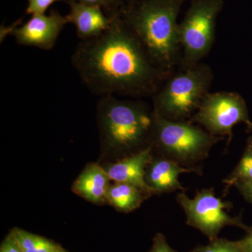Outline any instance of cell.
I'll return each mask as SVG.
<instances>
[{"mask_svg": "<svg viewBox=\"0 0 252 252\" xmlns=\"http://www.w3.org/2000/svg\"><path fill=\"white\" fill-rule=\"evenodd\" d=\"M122 11L112 15L100 35L81 40L71 57L73 67L95 95L154 96L171 74L154 64Z\"/></svg>", "mask_w": 252, "mask_h": 252, "instance_id": "cell-1", "label": "cell"}, {"mask_svg": "<svg viewBox=\"0 0 252 252\" xmlns=\"http://www.w3.org/2000/svg\"><path fill=\"white\" fill-rule=\"evenodd\" d=\"M186 0H139L122 16L154 64L169 74L181 62L177 17Z\"/></svg>", "mask_w": 252, "mask_h": 252, "instance_id": "cell-2", "label": "cell"}, {"mask_svg": "<svg viewBox=\"0 0 252 252\" xmlns=\"http://www.w3.org/2000/svg\"><path fill=\"white\" fill-rule=\"evenodd\" d=\"M98 122L104 144L117 151H130L151 142L153 111L139 101L102 96L97 104Z\"/></svg>", "mask_w": 252, "mask_h": 252, "instance_id": "cell-3", "label": "cell"}, {"mask_svg": "<svg viewBox=\"0 0 252 252\" xmlns=\"http://www.w3.org/2000/svg\"><path fill=\"white\" fill-rule=\"evenodd\" d=\"M225 138L212 135L190 121L169 120L153 110L150 145L182 166L198 168L214 145Z\"/></svg>", "mask_w": 252, "mask_h": 252, "instance_id": "cell-4", "label": "cell"}, {"mask_svg": "<svg viewBox=\"0 0 252 252\" xmlns=\"http://www.w3.org/2000/svg\"><path fill=\"white\" fill-rule=\"evenodd\" d=\"M211 67L200 63L167 78L153 96L154 111L176 121H190L209 94L213 81Z\"/></svg>", "mask_w": 252, "mask_h": 252, "instance_id": "cell-5", "label": "cell"}, {"mask_svg": "<svg viewBox=\"0 0 252 252\" xmlns=\"http://www.w3.org/2000/svg\"><path fill=\"white\" fill-rule=\"evenodd\" d=\"M223 4V0H192L178 27L182 69L200 63L212 49L217 16Z\"/></svg>", "mask_w": 252, "mask_h": 252, "instance_id": "cell-6", "label": "cell"}, {"mask_svg": "<svg viewBox=\"0 0 252 252\" xmlns=\"http://www.w3.org/2000/svg\"><path fill=\"white\" fill-rule=\"evenodd\" d=\"M177 201L185 212L187 225L200 230L210 241L218 238L225 227H238L245 232L250 227L241 217L228 215L227 210L233 208V204L218 198L212 188L199 190L193 198L182 191L177 194Z\"/></svg>", "mask_w": 252, "mask_h": 252, "instance_id": "cell-7", "label": "cell"}, {"mask_svg": "<svg viewBox=\"0 0 252 252\" xmlns=\"http://www.w3.org/2000/svg\"><path fill=\"white\" fill-rule=\"evenodd\" d=\"M212 135L225 138L227 145L233 138V129L237 124H246L252 130L248 106L241 94L235 92L209 93L190 119Z\"/></svg>", "mask_w": 252, "mask_h": 252, "instance_id": "cell-8", "label": "cell"}, {"mask_svg": "<svg viewBox=\"0 0 252 252\" xmlns=\"http://www.w3.org/2000/svg\"><path fill=\"white\" fill-rule=\"evenodd\" d=\"M67 23L66 16L51 11L49 15H33L27 22L15 28L12 34L18 45L49 51L54 49Z\"/></svg>", "mask_w": 252, "mask_h": 252, "instance_id": "cell-9", "label": "cell"}, {"mask_svg": "<svg viewBox=\"0 0 252 252\" xmlns=\"http://www.w3.org/2000/svg\"><path fill=\"white\" fill-rule=\"evenodd\" d=\"M151 145L132 154L105 169L110 180L135 186L150 196L154 194L145 180L146 168L153 159Z\"/></svg>", "mask_w": 252, "mask_h": 252, "instance_id": "cell-10", "label": "cell"}, {"mask_svg": "<svg viewBox=\"0 0 252 252\" xmlns=\"http://www.w3.org/2000/svg\"><path fill=\"white\" fill-rule=\"evenodd\" d=\"M200 175L198 168H189L167 158L160 157L152 159L146 168L145 180L153 193H165L180 190L185 191L179 177L183 173Z\"/></svg>", "mask_w": 252, "mask_h": 252, "instance_id": "cell-11", "label": "cell"}, {"mask_svg": "<svg viewBox=\"0 0 252 252\" xmlns=\"http://www.w3.org/2000/svg\"><path fill=\"white\" fill-rule=\"evenodd\" d=\"M69 14L66 16L68 22L72 23L77 29L78 37L86 40L100 35L108 29L112 22V16L105 15L102 7L68 0Z\"/></svg>", "mask_w": 252, "mask_h": 252, "instance_id": "cell-12", "label": "cell"}, {"mask_svg": "<svg viewBox=\"0 0 252 252\" xmlns=\"http://www.w3.org/2000/svg\"><path fill=\"white\" fill-rule=\"evenodd\" d=\"M109 180L104 169L97 164H90L74 182L72 190L92 203H104L107 201L106 194Z\"/></svg>", "mask_w": 252, "mask_h": 252, "instance_id": "cell-13", "label": "cell"}, {"mask_svg": "<svg viewBox=\"0 0 252 252\" xmlns=\"http://www.w3.org/2000/svg\"><path fill=\"white\" fill-rule=\"evenodd\" d=\"M147 196L135 186L119 182L109 185L106 194L107 201L119 211L126 213L138 208Z\"/></svg>", "mask_w": 252, "mask_h": 252, "instance_id": "cell-14", "label": "cell"}, {"mask_svg": "<svg viewBox=\"0 0 252 252\" xmlns=\"http://www.w3.org/2000/svg\"><path fill=\"white\" fill-rule=\"evenodd\" d=\"M252 181V154L245 149L243 157L239 161L233 171L226 179L223 180L225 184V193H228V190L232 187L244 182Z\"/></svg>", "mask_w": 252, "mask_h": 252, "instance_id": "cell-15", "label": "cell"}, {"mask_svg": "<svg viewBox=\"0 0 252 252\" xmlns=\"http://www.w3.org/2000/svg\"><path fill=\"white\" fill-rule=\"evenodd\" d=\"M190 252H242L239 241L217 238L206 245H198Z\"/></svg>", "mask_w": 252, "mask_h": 252, "instance_id": "cell-16", "label": "cell"}, {"mask_svg": "<svg viewBox=\"0 0 252 252\" xmlns=\"http://www.w3.org/2000/svg\"><path fill=\"white\" fill-rule=\"evenodd\" d=\"M84 4L95 5L102 7L109 16L119 14L125 7L122 0H76Z\"/></svg>", "mask_w": 252, "mask_h": 252, "instance_id": "cell-17", "label": "cell"}, {"mask_svg": "<svg viewBox=\"0 0 252 252\" xmlns=\"http://www.w3.org/2000/svg\"><path fill=\"white\" fill-rule=\"evenodd\" d=\"M59 0H28L26 13L33 15L45 14L46 11L56 1Z\"/></svg>", "mask_w": 252, "mask_h": 252, "instance_id": "cell-18", "label": "cell"}, {"mask_svg": "<svg viewBox=\"0 0 252 252\" xmlns=\"http://www.w3.org/2000/svg\"><path fill=\"white\" fill-rule=\"evenodd\" d=\"M149 252H178L171 248L167 243L165 235L158 233L153 238V245Z\"/></svg>", "mask_w": 252, "mask_h": 252, "instance_id": "cell-19", "label": "cell"}, {"mask_svg": "<svg viewBox=\"0 0 252 252\" xmlns=\"http://www.w3.org/2000/svg\"><path fill=\"white\" fill-rule=\"evenodd\" d=\"M239 192L244 197V198L252 204V181L251 182H244L235 185Z\"/></svg>", "mask_w": 252, "mask_h": 252, "instance_id": "cell-20", "label": "cell"}, {"mask_svg": "<svg viewBox=\"0 0 252 252\" xmlns=\"http://www.w3.org/2000/svg\"><path fill=\"white\" fill-rule=\"evenodd\" d=\"M0 252H23L18 244L13 239L11 235H9L1 245Z\"/></svg>", "mask_w": 252, "mask_h": 252, "instance_id": "cell-21", "label": "cell"}, {"mask_svg": "<svg viewBox=\"0 0 252 252\" xmlns=\"http://www.w3.org/2000/svg\"><path fill=\"white\" fill-rule=\"evenodd\" d=\"M238 241L242 252H252V225L249 227L245 236Z\"/></svg>", "mask_w": 252, "mask_h": 252, "instance_id": "cell-22", "label": "cell"}, {"mask_svg": "<svg viewBox=\"0 0 252 252\" xmlns=\"http://www.w3.org/2000/svg\"><path fill=\"white\" fill-rule=\"evenodd\" d=\"M245 149L252 154V135L250 136V138L248 139V144H247V147Z\"/></svg>", "mask_w": 252, "mask_h": 252, "instance_id": "cell-23", "label": "cell"}, {"mask_svg": "<svg viewBox=\"0 0 252 252\" xmlns=\"http://www.w3.org/2000/svg\"><path fill=\"white\" fill-rule=\"evenodd\" d=\"M137 1H139V0H129V4H133V3H135Z\"/></svg>", "mask_w": 252, "mask_h": 252, "instance_id": "cell-24", "label": "cell"}, {"mask_svg": "<svg viewBox=\"0 0 252 252\" xmlns=\"http://www.w3.org/2000/svg\"><path fill=\"white\" fill-rule=\"evenodd\" d=\"M62 252H66L64 251V250H63V251Z\"/></svg>", "mask_w": 252, "mask_h": 252, "instance_id": "cell-25", "label": "cell"}]
</instances>
